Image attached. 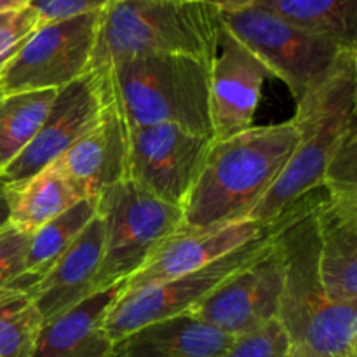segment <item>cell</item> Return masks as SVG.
Instances as JSON below:
<instances>
[{
    "instance_id": "4dcf8cb0",
    "label": "cell",
    "mask_w": 357,
    "mask_h": 357,
    "mask_svg": "<svg viewBox=\"0 0 357 357\" xmlns=\"http://www.w3.org/2000/svg\"><path fill=\"white\" fill-rule=\"evenodd\" d=\"M30 2L31 0H0V14L23 9V7L30 6Z\"/></svg>"
},
{
    "instance_id": "d6986e66",
    "label": "cell",
    "mask_w": 357,
    "mask_h": 357,
    "mask_svg": "<svg viewBox=\"0 0 357 357\" xmlns=\"http://www.w3.org/2000/svg\"><path fill=\"white\" fill-rule=\"evenodd\" d=\"M319 272L333 302L357 307V215L335 208L326 197L316 208Z\"/></svg>"
},
{
    "instance_id": "d4e9b609",
    "label": "cell",
    "mask_w": 357,
    "mask_h": 357,
    "mask_svg": "<svg viewBox=\"0 0 357 357\" xmlns=\"http://www.w3.org/2000/svg\"><path fill=\"white\" fill-rule=\"evenodd\" d=\"M321 188L326 190L324 197L331 206L357 215V128L335 150Z\"/></svg>"
},
{
    "instance_id": "9a60e30c",
    "label": "cell",
    "mask_w": 357,
    "mask_h": 357,
    "mask_svg": "<svg viewBox=\"0 0 357 357\" xmlns=\"http://www.w3.org/2000/svg\"><path fill=\"white\" fill-rule=\"evenodd\" d=\"M54 162L84 197L128 180V126L115 105L108 103L96 124Z\"/></svg>"
},
{
    "instance_id": "83f0119b",
    "label": "cell",
    "mask_w": 357,
    "mask_h": 357,
    "mask_svg": "<svg viewBox=\"0 0 357 357\" xmlns=\"http://www.w3.org/2000/svg\"><path fill=\"white\" fill-rule=\"evenodd\" d=\"M38 26L40 21L30 6L16 10L9 21L0 24V70L20 51L21 45Z\"/></svg>"
},
{
    "instance_id": "cb8c5ba5",
    "label": "cell",
    "mask_w": 357,
    "mask_h": 357,
    "mask_svg": "<svg viewBox=\"0 0 357 357\" xmlns=\"http://www.w3.org/2000/svg\"><path fill=\"white\" fill-rule=\"evenodd\" d=\"M44 319L26 291H0V357H30Z\"/></svg>"
},
{
    "instance_id": "5bb4252c",
    "label": "cell",
    "mask_w": 357,
    "mask_h": 357,
    "mask_svg": "<svg viewBox=\"0 0 357 357\" xmlns=\"http://www.w3.org/2000/svg\"><path fill=\"white\" fill-rule=\"evenodd\" d=\"M268 225L237 222L204 232H176L166 241L131 278L122 282L121 293L199 271L216 258L244 246L265 232Z\"/></svg>"
},
{
    "instance_id": "8992f818",
    "label": "cell",
    "mask_w": 357,
    "mask_h": 357,
    "mask_svg": "<svg viewBox=\"0 0 357 357\" xmlns=\"http://www.w3.org/2000/svg\"><path fill=\"white\" fill-rule=\"evenodd\" d=\"M103 225V255L94 293L131 278L169 237L180 230L183 209L167 204L124 180L98 195Z\"/></svg>"
},
{
    "instance_id": "7a4b0ae2",
    "label": "cell",
    "mask_w": 357,
    "mask_h": 357,
    "mask_svg": "<svg viewBox=\"0 0 357 357\" xmlns=\"http://www.w3.org/2000/svg\"><path fill=\"white\" fill-rule=\"evenodd\" d=\"M298 142L300 132L291 119L213 139L183 202L178 232H204L246 222L282 173Z\"/></svg>"
},
{
    "instance_id": "ffe728a7",
    "label": "cell",
    "mask_w": 357,
    "mask_h": 357,
    "mask_svg": "<svg viewBox=\"0 0 357 357\" xmlns=\"http://www.w3.org/2000/svg\"><path fill=\"white\" fill-rule=\"evenodd\" d=\"M9 199V223L33 234L84 197L82 192L56 162L35 173L26 181L6 187Z\"/></svg>"
},
{
    "instance_id": "7c38bea8",
    "label": "cell",
    "mask_w": 357,
    "mask_h": 357,
    "mask_svg": "<svg viewBox=\"0 0 357 357\" xmlns=\"http://www.w3.org/2000/svg\"><path fill=\"white\" fill-rule=\"evenodd\" d=\"M107 107L94 72L84 73L56 93L31 142L0 171L3 187H14L54 162L100 119Z\"/></svg>"
},
{
    "instance_id": "4fadbf2b",
    "label": "cell",
    "mask_w": 357,
    "mask_h": 357,
    "mask_svg": "<svg viewBox=\"0 0 357 357\" xmlns=\"http://www.w3.org/2000/svg\"><path fill=\"white\" fill-rule=\"evenodd\" d=\"M272 73L255 52L220 21L218 47L209 68V114L213 139L253 128L261 89Z\"/></svg>"
},
{
    "instance_id": "6da1fadb",
    "label": "cell",
    "mask_w": 357,
    "mask_h": 357,
    "mask_svg": "<svg viewBox=\"0 0 357 357\" xmlns=\"http://www.w3.org/2000/svg\"><path fill=\"white\" fill-rule=\"evenodd\" d=\"M309 194L278 218L274 243L282 260L278 321L293 357H357V307L333 302L319 272L316 208Z\"/></svg>"
},
{
    "instance_id": "ac0fdd59",
    "label": "cell",
    "mask_w": 357,
    "mask_h": 357,
    "mask_svg": "<svg viewBox=\"0 0 357 357\" xmlns=\"http://www.w3.org/2000/svg\"><path fill=\"white\" fill-rule=\"evenodd\" d=\"M234 337L188 314L139 328L115 344L121 357H222Z\"/></svg>"
},
{
    "instance_id": "e0dca14e",
    "label": "cell",
    "mask_w": 357,
    "mask_h": 357,
    "mask_svg": "<svg viewBox=\"0 0 357 357\" xmlns=\"http://www.w3.org/2000/svg\"><path fill=\"white\" fill-rule=\"evenodd\" d=\"M121 291L119 282L44 323L30 357H110L115 345L105 321Z\"/></svg>"
},
{
    "instance_id": "9c48e42d",
    "label": "cell",
    "mask_w": 357,
    "mask_h": 357,
    "mask_svg": "<svg viewBox=\"0 0 357 357\" xmlns=\"http://www.w3.org/2000/svg\"><path fill=\"white\" fill-rule=\"evenodd\" d=\"M101 13L40 24L0 70V93L61 89L89 72Z\"/></svg>"
},
{
    "instance_id": "f546056e",
    "label": "cell",
    "mask_w": 357,
    "mask_h": 357,
    "mask_svg": "<svg viewBox=\"0 0 357 357\" xmlns=\"http://www.w3.org/2000/svg\"><path fill=\"white\" fill-rule=\"evenodd\" d=\"M194 2L206 3L220 13H234V10H243L248 7H255L260 0H194Z\"/></svg>"
},
{
    "instance_id": "ba28073f",
    "label": "cell",
    "mask_w": 357,
    "mask_h": 357,
    "mask_svg": "<svg viewBox=\"0 0 357 357\" xmlns=\"http://www.w3.org/2000/svg\"><path fill=\"white\" fill-rule=\"evenodd\" d=\"M275 225L278 222L268 225V229L251 243L216 258L199 271L187 272L136 291L121 293L105 321V330L114 345L146 324L187 314L194 309L223 281L267 250L274 237Z\"/></svg>"
},
{
    "instance_id": "f1b7e54d",
    "label": "cell",
    "mask_w": 357,
    "mask_h": 357,
    "mask_svg": "<svg viewBox=\"0 0 357 357\" xmlns=\"http://www.w3.org/2000/svg\"><path fill=\"white\" fill-rule=\"evenodd\" d=\"M115 0H31L30 7L37 13L40 24L68 20L91 13H103Z\"/></svg>"
},
{
    "instance_id": "52a82bcc",
    "label": "cell",
    "mask_w": 357,
    "mask_h": 357,
    "mask_svg": "<svg viewBox=\"0 0 357 357\" xmlns=\"http://www.w3.org/2000/svg\"><path fill=\"white\" fill-rule=\"evenodd\" d=\"M220 21L264 61L272 77L286 84L295 103H300L331 75L349 49L261 7L220 13Z\"/></svg>"
},
{
    "instance_id": "5b68a950",
    "label": "cell",
    "mask_w": 357,
    "mask_h": 357,
    "mask_svg": "<svg viewBox=\"0 0 357 357\" xmlns=\"http://www.w3.org/2000/svg\"><path fill=\"white\" fill-rule=\"evenodd\" d=\"M220 10L194 0H115L101 13L89 70L124 59L185 54L211 63L218 47Z\"/></svg>"
},
{
    "instance_id": "7402d4cb",
    "label": "cell",
    "mask_w": 357,
    "mask_h": 357,
    "mask_svg": "<svg viewBox=\"0 0 357 357\" xmlns=\"http://www.w3.org/2000/svg\"><path fill=\"white\" fill-rule=\"evenodd\" d=\"M255 7L345 47H357V0H260Z\"/></svg>"
},
{
    "instance_id": "44dd1931",
    "label": "cell",
    "mask_w": 357,
    "mask_h": 357,
    "mask_svg": "<svg viewBox=\"0 0 357 357\" xmlns=\"http://www.w3.org/2000/svg\"><path fill=\"white\" fill-rule=\"evenodd\" d=\"M98 199L87 197L73 204L54 220L35 230L28 244L24 271L10 289L28 291L56 260L75 243L87 223L96 216Z\"/></svg>"
},
{
    "instance_id": "1f68e13d",
    "label": "cell",
    "mask_w": 357,
    "mask_h": 357,
    "mask_svg": "<svg viewBox=\"0 0 357 357\" xmlns=\"http://www.w3.org/2000/svg\"><path fill=\"white\" fill-rule=\"evenodd\" d=\"M17 10H20V9H17ZM14 13H16V10H10V13H2V14H0V24H3V23H6V21H9L10 17H13Z\"/></svg>"
},
{
    "instance_id": "277c9868",
    "label": "cell",
    "mask_w": 357,
    "mask_h": 357,
    "mask_svg": "<svg viewBox=\"0 0 357 357\" xmlns=\"http://www.w3.org/2000/svg\"><path fill=\"white\" fill-rule=\"evenodd\" d=\"M209 68L192 56L150 54L94 73L105 103L115 105L128 128L173 124L213 138Z\"/></svg>"
},
{
    "instance_id": "4316f807",
    "label": "cell",
    "mask_w": 357,
    "mask_h": 357,
    "mask_svg": "<svg viewBox=\"0 0 357 357\" xmlns=\"http://www.w3.org/2000/svg\"><path fill=\"white\" fill-rule=\"evenodd\" d=\"M30 237L10 223L0 229V291L13 288L23 274Z\"/></svg>"
},
{
    "instance_id": "484cf974",
    "label": "cell",
    "mask_w": 357,
    "mask_h": 357,
    "mask_svg": "<svg viewBox=\"0 0 357 357\" xmlns=\"http://www.w3.org/2000/svg\"><path fill=\"white\" fill-rule=\"evenodd\" d=\"M222 357H293L289 338L279 321L234 338Z\"/></svg>"
},
{
    "instance_id": "2e32d148",
    "label": "cell",
    "mask_w": 357,
    "mask_h": 357,
    "mask_svg": "<svg viewBox=\"0 0 357 357\" xmlns=\"http://www.w3.org/2000/svg\"><path fill=\"white\" fill-rule=\"evenodd\" d=\"M103 255V225L98 215L75 243L28 289L44 323L94 295V279Z\"/></svg>"
},
{
    "instance_id": "8fae6325",
    "label": "cell",
    "mask_w": 357,
    "mask_h": 357,
    "mask_svg": "<svg viewBox=\"0 0 357 357\" xmlns=\"http://www.w3.org/2000/svg\"><path fill=\"white\" fill-rule=\"evenodd\" d=\"M281 293L282 260L272 237L260 257L230 275L187 314L236 338L278 319Z\"/></svg>"
},
{
    "instance_id": "d6a6232c",
    "label": "cell",
    "mask_w": 357,
    "mask_h": 357,
    "mask_svg": "<svg viewBox=\"0 0 357 357\" xmlns=\"http://www.w3.org/2000/svg\"><path fill=\"white\" fill-rule=\"evenodd\" d=\"M110 357H121V356H119V352H117V351H115V347H114V352H112V354H110Z\"/></svg>"
},
{
    "instance_id": "603a6c76",
    "label": "cell",
    "mask_w": 357,
    "mask_h": 357,
    "mask_svg": "<svg viewBox=\"0 0 357 357\" xmlns=\"http://www.w3.org/2000/svg\"><path fill=\"white\" fill-rule=\"evenodd\" d=\"M56 93L54 89L0 93V171L31 142Z\"/></svg>"
},
{
    "instance_id": "30bf717a",
    "label": "cell",
    "mask_w": 357,
    "mask_h": 357,
    "mask_svg": "<svg viewBox=\"0 0 357 357\" xmlns=\"http://www.w3.org/2000/svg\"><path fill=\"white\" fill-rule=\"evenodd\" d=\"M211 142L173 124L128 128V180L183 208Z\"/></svg>"
},
{
    "instance_id": "3957f363",
    "label": "cell",
    "mask_w": 357,
    "mask_h": 357,
    "mask_svg": "<svg viewBox=\"0 0 357 357\" xmlns=\"http://www.w3.org/2000/svg\"><path fill=\"white\" fill-rule=\"evenodd\" d=\"M291 121L300 132L298 145L246 222L272 225L323 187L324 171L335 150L357 128V47L345 49L331 75L296 103Z\"/></svg>"
},
{
    "instance_id": "836d02e7",
    "label": "cell",
    "mask_w": 357,
    "mask_h": 357,
    "mask_svg": "<svg viewBox=\"0 0 357 357\" xmlns=\"http://www.w3.org/2000/svg\"><path fill=\"white\" fill-rule=\"evenodd\" d=\"M3 187V183H2V181H0V188H2Z\"/></svg>"
}]
</instances>
